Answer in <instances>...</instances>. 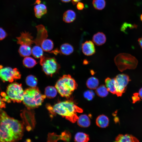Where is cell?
Returning <instances> with one entry per match:
<instances>
[{"instance_id": "obj_1", "label": "cell", "mask_w": 142, "mask_h": 142, "mask_svg": "<svg viewBox=\"0 0 142 142\" xmlns=\"http://www.w3.org/2000/svg\"><path fill=\"white\" fill-rule=\"evenodd\" d=\"M24 130L23 122L0 109V142H17L22 139Z\"/></svg>"}, {"instance_id": "obj_2", "label": "cell", "mask_w": 142, "mask_h": 142, "mask_svg": "<svg viewBox=\"0 0 142 142\" xmlns=\"http://www.w3.org/2000/svg\"><path fill=\"white\" fill-rule=\"evenodd\" d=\"M52 110L73 123L77 121L78 118L77 113L83 112L82 109L70 100L61 102L56 104L52 107Z\"/></svg>"}, {"instance_id": "obj_3", "label": "cell", "mask_w": 142, "mask_h": 142, "mask_svg": "<svg viewBox=\"0 0 142 142\" xmlns=\"http://www.w3.org/2000/svg\"><path fill=\"white\" fill-rule=\"evenodd\" d=\"M46 97L37 87H31L24 91L22 101L28 109H33L41 105Z\"/></svg>"}, {"instance_id": "obj_4", "label": "cell", "mask_w": 142, "mask_h": 142, "mask_svg": "<svg viewBox=\"0 0 142 142\" xmlns=\"http://www.w3.org/2000/svg\"><path fill=\"white\" fill-rule=\"evenodd\" d=\"M78 85L75 80L69 74L64 75L57 82L55 87L60 95L69 98L77 89Z\"/></svg>"}, {"instance_id": "obj_5", "label": "cell", "mask_w": 142, "mask_h": 142, "mask_svg": "<svg viewBox=\"0 0 142 142\" xmlns=\"http://www.w3.org/2000/svg\"><path fill=\"white\" fill-rule=\"evenodd\" d=\"M118 70L121 72L126 69H134L138 64V61L134 56L126 53H121L117 55L114 59Z\"/></svg>"}, {"instance_id": "obj_6", "label": "cell", "mask_w": 142, "mask_h": 142, "mask_svg": "<svg viewBox=\"0 0 142 142\" xmlns=\"http://www.w3.org/2000/svg\"><path fill=\"white\" fill-rule=\"evenodd\" d=\"M40 58V64L43 71L47 75L52 77L60 68V65L55 58L43 55Z\"/></svg>"}, {"instance_id": "obj_7", "label": "cell", "mask_w": 142, "mask_h": 142, "mask_svg": "<svg viewBox=\"0 0 142 142\" xmlns=\"http://www.w3.org/2000/svg\"><path fill=\"white\" fill-rule=\"evenodd\" d=\"M24 91L21 84L12 83L7 87L6 94L13 102L20 103L23 101Z\"/></svg>"}, {"instance_id": "obj_8", "label": "cell", "mask_w": 142, "mask_h": 142, "mask_svg": "<svg viewBox=\"0 0 142 142\" xmlns=\"http://www.w3.org/2000/svg\"><path fill=\"white\" fill-rule=\"evenodd\" d=\"M21 75L16 68L3 67L0 65V79L3 82H12L14 80L20 79Z\"/></svg>"}, {"instance_id": "obj_9", "label": "cell", "mask_w": 142, "mask_h": 142, "mask_svg": "<svg viewBox=\"0 0 142 142\" xmlns=\"http://www.w3.org/2000/svg\"><path fill=\"white\" fill-rule=\"evenodd\" d=\"M116 83V94L118 97H121L126 90L127 86L131 81L129 77L124 74H119L115 78Z\"/></svg>"}, {"instance_id": "obj_10", "label": "cell", "mask_w": 142, "mask_h": 142, "mask_svg": "<svg viewBox=\"0 0 142 142\" xmlns=\"http://www.w3.org/2000/svg\"><path fill=\"white\" fill-rule=\"evenodd\" d=\"M17 42L18 44L24 45L31 46L34 43L35 40H33V37L28 32H22L20 36L17 38Z\"/></svg>"}, {"instance_id": "obj_11", "label": "cell", "mask_w": 142, "mask_h": 142, "mask_svg": "<svg viewBox=\"0 0 142 142\" xmlns=\"http://www.w3.org/2000/svg\"><path fill=\"white\" fill-rule=\"evenodd\" d=\"M82 49L83 53L87 56L92 55L95 52L94 43L90 40L86 41L83 43Z\"/></svg>"}, {"instance_id": "obj_12", "label": "cell", "mask_w": 142, "mask_h": 142, "mask_svg": "<svg viewBox=\"0 0 142 142\" xmlns=\"http://www.w3.org/2000/svg\"><path fill=\"white\" fill-rule=\"evenodd\" d=\"M35 16L37 18H41L47 12V7L45 4L39 3L36 5L34 7Z\"/></svg>"}, {"instance_id": "obj_13", "label": "cell", "mask_w": 142, "mask_h": 142, "mask_svg": "<svg viewBox=\"0 0 142 142\" xmlns=\"http://www.w3.org/2000/svg\"><path fill=\"white\" fill-rule=\"evenodd\" d=\"M115 140L119 142H139L136 138L128 134H119L116 138Z\"/></svg>"}, {"instance_id": "obj_14", "label": "cell", "mask_w": 142, "mask_h": 142, "mask_svg": "<svg viewBox=\"0 0 142 142\" xmlns=\"http://www.w3.org/2000/svg\"><path fill=\"white\" fill-rule=\"evenodd\" d=\"M93 42L98 46L101 45L105 43L106 40L105 35L103 32H98L95 34L92 38Z\"/></svg>"}, {"instance_id": "obj_15", "label": "cell", "mask_w": 142, "mask_h": 142, "mask_svg": "<svg viewBox=\"0 0 142 142\" xmlns=\"http://www.w3.org/2000/svg\"><path fill=\"white\" fill-rule=\"evenodd\" d=\"M105 86L108 91L113 94H116V83L115 78H106L105 80Z\"/></svg>"}, {"instance_id": "obj_16", "label": "cell", "mask_w": 142, "mask_h": 142, "mask_svg": "<svg viewBox=\"0 0 142 142\" xmlns=\"http://www.w3.org/2000/svg\"><path fill=\"white\" fill-rule=\"evenodd\" d=\"M77 121L78 125L82 127H88L90 124V119L86 114H84L80 115L78 117Z\"/></svg>"}, {"instance_id": "obj_17", "label": "cell", "mask_w": 142, "mask_h": 142, "mask_svg": "<svg viewBox=\"0 0 142 142\" xmlns=\"http://www.w3.org/2000/svg\"><path fill=\"white\" fill-rule=\"evenodd\" d=\"M109 120L108 118L104 115L99 116L97 118L96 123L99 127L104 128L108 126L109 125Z\"/></svg>"}, {"instance_id": "obj_18", "label": "cell", "mask_w": 142, "mask_h": 142, "mask_svg": "<svg viewBox=\"0 0 142 142\" xmlns=\"http://www.w3.org/2000/svg\"><path fill=\"white\" fill-rule=\"evenodd\" d=\"M76 14L75 12L71 10L66 11L63 15V20L67 23H70L73 22L75 19Z\"/></svg>"}, {"instance_id": "obj_19", "label": "cell", "mask_w": 142, "mask_h": 142, "mask_svg": "<svg viewBox=\"0 0 142 142\" xmlns=\"http://www.w3.org/2000/svg\"><path fill=\"white\" fill-rule=\"evenodd\" d=\"M18 52L20 55L22 57H28L32 54L31 46L24 45H21L18 49Z\"/></svg>"}, {"instance_id": "obj_20", "label": "cell", "mask_w": 142, "mask_h": 142, "mask_svg": "<svg viewBox=\"0 0 142 142\" xmlns=\"http://www.w3.org/2000/svg\"><path fill=\"white\" fill-rule=\"evenodd\" d=\"M74 50V48L72 45L68 43H65L61 45L60 50L62 54L68 55L72 54Z\"/></svg>"}, {"instance_id": "obj_21", "label": "cell", "mask_w": 142, "mask_h": 142, "mask_svg": "<svg viewBox=\"0 0 142 142\" xmlns=\"http://www.w3.org/2000/svg\"><path fill=\"white\" fill-rule=\"evenodd\" d=\"M41 47L43 51L45 52L51 51L53 49L54 44L53 41L49 39H45L42 42Z\"/></svg>"}, {"instance_id": "obj_22", "label": "cell", "mask_w": 142, "mask_h": 142, "mask_svg": "<svg viewBox=\"0 0 142 142\" xmlns=\"http://www.w3.org/2000/svg\"><path fill=\"white\" fill-rule=\"evenodd\" d=\"M99 81L97 78L92 77L87 80L86 84L87 87L91 89H96L98 87Z\"/></svg>"}, {"instance_id": "obj_23", "label": "cell", "mask_w": 142, "mask_h": 142, "mask_svg": "<svg viewBox=\"0 0 142 142\" xmlns=\"http://www.w3.org/2000/svg\"><path fill=\"white\" fill-rule=\"evenodd\" d=\"M74 141L76 142H88L89 140V135L84 133L79 132L75 135Z\"/></svg>"}, {"instance_id": "obj_24", "label": "cell", "mask_w": 142, "mask_h": 142, "mask_svg": "<svg viewBox=\"0 0 142 142\" xmlns=\"http://www.w3.org/2000/svg\"><path fill=\"white\" fill-rule=\"evenodd\" d=\"M57 90L55 87L52 86L47 87L45 89V95L49 98H53L57 95Z\"/></svg>"}, {"instance_id": "obj_25", "label": "cell", "mask_w": 142, "mask_h": 142, "mask_svg": "<svg viewBox=\"0 0 142 142\" xmlns=\"http://www.w3.org/2000/svg\"><path fill=\"white\" fill-rule=\"evenodd\" d=\"M108 91L106 86L103 85L98 87L95 90V92L97 95L101 97L106 96L108 94Z\"/></svg>"}, {"instance_id": "obj_26", "label": "cell", "mask_w": 142, "mask_h": 142, "mask_svg": "<svg viewBox=\"0 0 142 142\" xmlns=\"http://www.w3.org/2000/svg\"><path fill=\"white\" fill-rule=\"evenodd\" d=\"M43 51L41 47L36 45L32 49V54L35 58H40L43 55Z\"/></svg>"}, {"instance_id": "obj_27", "label": "cell", "mask_w": 142, "mask_h": 142, "mask_svg": "<svg viewBox=\"0 0 142 142\" xmlns=\"http://www.w3.org/2000/svg\"><path fill=\"white\" fill-rule=\"evenodd\" d=\"M23 63L26 67L29 68L33 67L37 63L34 59L28 56L25 57L23 60Z\"/></svg>"}, {"instance_id": "obj_28", "label": "cell", "mask_w": 142, "mask_h": 142, "mask_svg": "<svg viewBox=\"0 0 142 142\" xmlns=\"http://www.w3.org/2000/svg\"><path fill=\"white\" fill-rule=\"evenodd\" d=\"M27 84L31 87H36L37 83V78L32 75H29L27 77L26 80Z\"/></svg>"}, {"instance_id": "obj_29", "label": "cell", "mask_w": 142, "mask_h": 142, "mask_svg": "<svg viewBox=\"0 0 142 142\" xmlns=\"http://www.w3.org/2000/svg\"><path fill=\"white\" fill-rule=\"evenodd\" d=\"M92 4L95 9L101 10L105 7L106 2L105 0H93Z\"/></svg>"}, {"instance_id": "obj_30", "label": "cell", "mask_w": 142, "mask_h": 142, "mask_svg": "<svg viewBox=\"0 0 142 142\" xmlns=\"http://www.w3.org/2000/svg\"><path fill=\"white\" fill-rule=\"evenodd\" d=\"M59 140H62L61 134L58 135L54 133H49L48 134L47 142H57Z\"/></svg>"}, {"instance_id": "obj_31", "label": "cell", "mask_w": 142, "mask_h": 142, "mask_svg": "<svg viewBox=\"0 0 142 142\" xmlns=\"http://www.w3.org/2000/svg\"><path fill=\"white\" fill-rule=\"evenodd\" d=\"M95 95L94 93L92 90H87L85 91L83 93V96L84 98L88 101L92 100Z\"/></svg>"}, {"instance_id": "obj_32", "label": "cell", "mask_w": 142, "mask_h": 142, "mask_svg": "<svg viewBox=\"0 0 142 142\" xmlns=\"http://www.w3.org/2000/svg\"><path fill=\"white\" fill-rule=\"evenodd\" d=\"M61 134L62 136V140L66 142H69L70 141L71 138V135L69 131L65 130L62 132Z\"/></svg>"}, {"instance_id": "obj_33", "label": "cell", "mask_w": 142, "mask_h": 142, "mask_svg": "<svg viewBox=\"0 0 142 142\" xmlns=\"http://www.w3.org/2000/svg\"><path fill=\"white\" fill-rule=\"evenodd\" d=\"M137 26L136 25H132L131 24L125 22L122 25L120 29L121 31L125 32L126 29L128 27L130 28V29H132L136 28Z\"/></svg>"}, {"instance_id": "obj_34", "label": "cell", "mask_w": 142, "mask_h": 142, "mask_svg": "<svg viewBox=\"0 0 142 142\" xmlns=\"http://www.w3.org/2000/svg\"><path fill=\"white\" fill-rule=\"evenodd\" d=\"M140 98L138 93H134L132 97L133 103H134L136 102L140 101Z\"/></svg>"}, {"instance_id": "obj_35", "label": "cell", "mask_w": 142, "mask_h": 142, "mask_svg": "<svg viewBox=\"0 0 142 142\" xmlns=\"http://www.w3.org/2000/svg\"><path fill=\"white\" fill-rule=\"evenodd\" d=\"M7 36V34L5 31L2 28L0 27V40L5 38Z\"/></svg>"}, {"instance_id": "obj_36", "label": "cell", "mask_w": 142, "mask_h": 142, "mask_svg": "<svg viewBox=\"0 0 142 142\" xmlns=\"http://www.w3.org/2000/svg\"><path fill=\"white\" fill-rule=\"evenodd\" d=\"M77 7L78 10H82L84 7V4L82 2H78L77 3Z\"/></svg>"}, {"instance_id": "obj_37", "label": "cell", "mask_w": 142, "mask_h": 142, "mask_svg": "<svg viewBox=\"0 0 142 142\" xmlns=\"http://www.w3.org/2000/svg\"><path fill=\"white\" fill-rule=\"evenodd\" d=\"M3 99L0 96V109L6 107V104Z\"/></svg>"}, {"instance_id": "obj_38", "label": "cell", "mask_w": 142, "mask_h": 142, "mask_svg": "<svg viewBox=\"0 0 142 142\" xmlns=\"http://www.w3.org/2000/svg\"><path fill=\"white\" fill-rule=\"evenodd\" d=\"M138 41L139 45L142 49V37L138 39Z\"/></svg>"}, {"instance_id": "obj_39", "label": "cell", "mask_w": 142, "mask_h": 142, "mask_svg": "<svg viewBox=\"0 0 142 142\" xmlns=\"http://www.w3.org/2000/svg\"><path fill=\"white\" fill-rule=\"evenodd\" d=\"M138 93L140 98L142 99V87L139 89Z\"/></svg>"}, {"instance_id": "obj_40", "label": "cell", "mask_w": 142, "mask_h": 142, "mask_svg": "<svg viewBox=\"0 0 142 142\" xmlns=\"http://www.w3.org/2000/svg\"><path fill=\"white\" fill-rule=\"evenodd\" d=\"M80 0H72V1L73 4L74 5L77 4Z\"/></svg>"}, {"instance_id": "obj_41", "label": "cell", "mask_w": 142, "mask_h": 142, "mask_svg": "<svg viewBox=\"0 0 142 142\" xmlns=\"http://www.w3.org/2000/svg\"><path fill=\"white\" fill-rule=\"evenodd\" d=\"M62 2H70L71 0H60Z\"/></svg>"}, {"instance_id": "obj_42", "label": "cell", "mask_w": 142, "mask_h": 142, "mask_svg": "<svg viewBox=\"0 0 142 142\" xmlns=\"http://www.w3.org/2000/svg\"><path fill=\"white\" fill-rule=\"evenodd\" d=\"M40 2L41 1L40 0H36L35 4H39L40 3Z\"/></svg>"}, {"instance_id": "obj_43", "label": "cell", "mask_w": 142, "mask_h": 142, "mask_svg": "<svg viewBox=\"0 0 142 142\" xmlns=\"http://www.w3.org/2000/svg\"><path fill=\"white\" fill-rule=\"evenodd\" d=\"M24 142H32L31 141V140L29 139H27Z\"/></svg>"}, {"instance_id": "obj_44", "label": "cell", "mask_w": 142, "mask_h": 142, "mask_svg": "<svg viewBox=\"0 0 142 142\" xmlns=\"http://www.w3.org/2000/svg\"><path fill=\"white\" fill-rule=\"evenodd\" d=\"M140 19L141 21L142 22V14L140 16Z\"/></svg>"}, {"instance_id": "obj_45", "label": "cell", "mask_w": 142, "mask_h": 142, "mask_svg": "<svg viewBox=\"0 0 142 142\" xmlns=\"http://www.w3.org/2000/svg\"><path fill=\"white\" fill-rule=\"evenodd\" d=\"M114 142H119L115 141Z\"/></svg>"}]
</instances>
